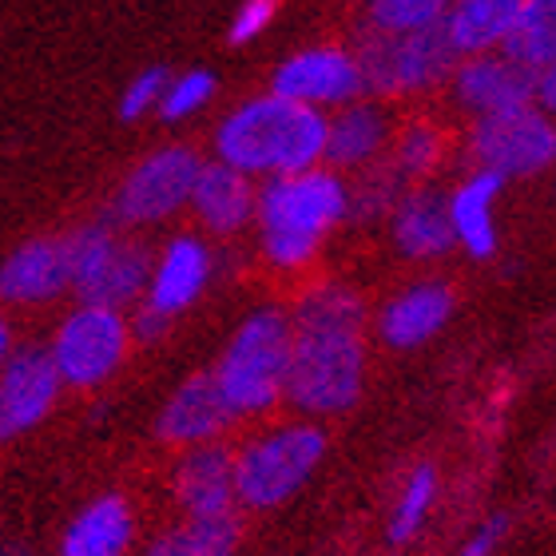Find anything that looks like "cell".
Here are the masks:
<instances>
[{"label": "cell", "instance_id": "obj_13", "mask_svg": "<svg viewBox=\"0 0 556 556\" xmlns=\"http://www.w3.org/2000/svg\"><path fill=\"white\" fill-rule=\"evenodd\" d=\"M457 100L477 116H505L536 104V72L509 56H473L457 68Z\"/></svg>", "mask_w": 556, "mask_h": 556}, {"label": "cell", "instance_id": "obj_6", "mask_svg": "<svg viewBox=\"0 0 556 556\" xmlns=\"http://www.w3.org/2000/svg\"><path fill=\"white\" fill-rule=\"evenodd\" d=\"M323 450L326 441L314 426H290L255 441L239 457V501L251 509L282 505L323 462Z\"/></svg>", "mask_w": 556, "mask_h": 556}, {"label": "cell", "instance_id": "obj_28", "mask_svg": "<svg viewBox=\"0 0 556 556\" xmlns=\"http://www.w3.org/2000/svg\"><path fill=\"white\" fill-rule=\"evenodd\" d=\"M433 489H438L433 465H417L414 477H409V485L402 489L394 521H390V541H394V545H406L409 536L426 525V513H429V505H433Z\"/></svg>", "mask_w": 556, "mask_h": 556}, {"label": "cell", "instance_id": "obj_29", "mask_svg": "<svg viewBox=\"0 0 556 556\" xmlns=\"http://www.w3.org/2000/svg\"><path fill=\"white\" fill-rule=\"evenodd\" d=\"M211 92H215V76L211 72H187V76L172 80V88L163 96L160 119L163 124H179V119H187L191 112H199V108L207 104Z\"/></svg>", "mask_w": 556, "mask_h": 556}, {"label": "cell", "instance_id": "obj_24", "mask_svg": "<svg viewBox=\"0 0 556 556\" xmlns=\"http://www.w3.org/2000/svg\"><path fill=\"white\" fill-rule=\"evenodd\" d=\"M239 541L235 517H191L187 525L163 533L148 556H231Z\"/></svg>", "mask_w": 556, "mask_h": 556}, {"label": "cell", "instance_id": "obj_15", "mask_svg": "<svg viewBox=\"0 0 556 556\" xmlns=\"http://www.w3.org/2000/svg\"><path fill=\"white\" fill-rule=\"evenodd\" d=\"M231 414H235V406H231V397L223 394L219 374H195V378H187L172 394V402L163 406L160 438L163 441H207L231 421Z\"/></svg>", "mask_w": 556, "mask_h": 556}, {"label": "cell", "instance_id": "obj_33", "mask_svg": "<svg viewBox=\"0 0 556 556\" xmlns=\"http://www.w3.org/2000/svg\"><path fill=\"white\" fill-rule=\"evenodd\" d=\"M390 175L394 172H378L370 175L366 184H362L358 199H354V211H358L362 219H370V215H382V211H394V195H397V187L390 184Z\"/></svg>", "mask_w": 556, "mask_h": 556}, {"label": "cell", "instance_id": "obj_1", "mask_svg": "<svg viewBox=\"0 0 556 556\" xmlns=\"http://www.w3.org/2000/svg\"><path fill=\"white\" fill-rule=\"evenodd\" d=\"M362 302L342 287L314 290L294 318L287 397L306 414H338L362 394Z\"/></svg>", "mask_w": 556, "mask_h": 556}, {"label": "cell", "instance_id": "obj_20", "mask_svg": "<svg viewBox=\"0 0 556 556\" xmlns=\"http://www.w3.org/2000/svg\"><path fill=\"white\" fill-rule=\"evenodd\" d=\"M501 184L505 175L497 172H481L462 184L450 199V215H453V231L465 243V251L473 258H489L497 251V227H493V203L501 195Z\"/></svg>", "mask_w": 556, "mask_h": 556}, {"label": "cell", "instance_id": "obj_27", "mask_svg": "<svg viewBox=\"0 0 556 556\" xmlns=\"http://www.w3.org/2000/svg\"><path fill=\"white\" fill-rule=\"evenodd\" d=\"M453 0H366L370 24L382 33H417L450 16Z\"/></svg>", "mask_w": 556, "mask_h": 556}, {"label": "cell", "instance_id": "obj_31", "mask_svg": "<svg viewBox=\"0 0 556 556\" xmlns=\"http://www.w3.org/2000/svg\"><path fill=\"white\" fill-rule=\"evenodd\" d=\"M433 160H438V131L426 128V124H414L397 143V172L426 175L433 167Z\"/></svg>", "mask_w": 556, "mask_h": 556}, {"label": "cell", "instance_id": "obj_30", "mask_svg": "<svg viewBox=\"0 0 556 556\" xmlns=\"http://www.w3.org/2000/svg\"><path fill=\"white\" fill-rule=\"evenodd\" d=\"M167 88H172L167 68H143L136 80L124 88V96H119V119H139L143 112H151V108L160 112Z\"/></svg>", "mask_w": 556, "mask_h": 556}, {"label": "cell", "instance_id": "obj_4", "mask_svg": "<svg viewBox=\"0 0 556 556\" xmlns=\"http://www.w3.org/2000/svg\"><path fill=\"white\" fill-rule=\"evenodd\" d=\"M290 346L294 330L278 311H255L239 330L219 362V386L231 397L235 414H258L275 406L278 394H287Z\"/></svg>", "mask_w": 556, "mask_h": 556}, {"label": "cell", "instance_id": "obj_8", "mask_svg": "<svg viewBox=\"0 0 556 556\" xmlns=\"http://www.w3.org/2000/svg\"><path fill=\"white\" fill-rule=\"evenodd\" d=\"M203 163L191 148H163L139 163L116 195V215L124 223H160L195 199Z\"/></svg>", "mask_w": 556, "mask_h": 556}, {"label": "cell", "instance_id": "obj_9", "mask_svg": "<svg viewBox=\"0 0 556 556\" xmlns=\"http://www.w3.org/2000/svg\"><path fill=\"white\" fill-rule=\"evenodd\" d=\"M473 155L485 172L536 175L556 160V124L541 108H517L505 116H485L473 131Z\"/></svg>", "mask_w": 556, "mask_h": 556}, {"label": "cell", "instance_id": "obj_14", "mask_svg": "<svg viewBox=\"0 0 556 556\" xmlns=\"http://www.w3.org/2000/svg\"><path fill=\"white\" fill-rule=\"evenodd\" d=\"M72 287L68 239H33L12 251L0 270V294L9 302H45Z\"/></svg>", "mask_w": 556, "mask_h": 556}, {"label": "cell", "instance_id": "obj_25", "mask_svg": "<svg viewBox=\"0 0 556 556\" xmlns=\"http://www.w3.org/2000/svg\"><path fill=\"white\" fill-rule=\"evenodd\" d=\"M505 56L541 72L556 60V0H529L521 21L505 40Z\"/></svg>", "mask_w": 556, "mask_h": 556}, {"label": "cell", "instance_id": "obj_3", "mask_svg": "<svg viewBox=\"0 0 556 556\" xmlns=\"http://www.w3.org/2000/svg\"><path fill=\"white\" fill-rule=\"evenodd\" d=\"M350 211V195L342 179L330 172H302L270 179L258 191V223L263 247L278 267H299L314 255L323 235Z\"/></svg>", "mask_w": 556, "mask_h": 556}, {"label": "cell", "instance_id": "obj_21", "mask_svg": "<svg viewBox=\"0 0 556 556\" xmlns=\"http://www.w3.org/2000/svg\"><path fill=\"white\" fill-rule=\"evenodd\" d=\"M394 239H397V247L414 258L450 251L453 239H457L453 215H450V199L433 195V191H417V195L402 199L394 207Z\"/></svg>", "mask_w": 556, "mask_h": 556}, {"label": "cell", "instance_id": "obj_5", "mask_svg": "<svg viewBox=\"0 0 556 556\" xmlns=\"http://www.w3.org/2000/svg\"><path fill=\"white\" fill-rule=\"evenodd\" d=\"M462 56L445 21L417 33H382L366 24L358 36V68L374 92H414L445 80Z\"/></svg>", "mask_w": 556, "mask_h": 556}, {"label": "cell", "instance_id": "obj_23", "mask_svg": "<svg viewBox=\"0 0 556 556\" xmlns=\"http://www.w3.org/2000/svg\"><path fill=\"white\" fill-rule=\"evenodd\" d=\"M131 541V513L119 497H100L68 525L60 556H124Z\"/></svg>", "mask_w": 556, "mask_h": 556}, {"label": "cell", "instance_id": "obj_10", "mask_svg": "<svg viewBox=\"0 0 556 556\" xmlns=\"http://www.w3.org/2000/svg\"><path fill=\"white\" fill-rule=\"evenodd\" d=\"M128 346V326L108 306H84L60 326L52 358L68 386H100L116 370Z\"/></svg>", "mask_w": 556, "mask_h": 556}, {"label": "cell", "instance_id": "obj_36", "mask_svg": "<svg viewBox=\"0 0 556 556\" xmlns=\"http://www.w3.org/2000/svg\"><path fill=\"white\" fill-rule=\"evenodd\" d=\"M536 108L545 116H556V60L536 72Z\"/></svg>", "mask_w": 556, "mask_h": 556}, {"label": "cell", "instance_id": "obj_17", "mask_svg": "<svg viewBox=\"0 0 556 556\" xmlns=\"http://www.w3.org/2000/svg\"><path fill=\"white\" fill-rule=\"evenodd\" d=\"M207 275H211L207 247L199 243V239H191V235L175 239V243L163 251L160 263H155V270H151L148 306H155V311H163V314L184 311L187 302L203 290Z\"/></svg>", "mask_w": 556, "mask_h": 556}, {"label": "cell", "instance_id": "obj_16", "mask_svg": "<svg viewBox=\"0 0 556 556\" xmlns=\"http://www.w3.org/2000/svg\"><path fill=\"white\" fill-rule=\"evenodd\" d=\"M175 493L187 517H231V505L239 497V462L219 445H203L179 465Z\"/></svg>", "mask_w": 556, "mask_h": 556}, {"label": "cell", "instance_id": "obj_18", "mask_svg": "<svg viewBox=\"0 0 556 556\" xmlns=\"http://www.w3.org/2000/svg\"><path fill=\"white\" fill-rule=\"evenodd\" d=\"M191 207L199 211V219L207 223L211 231H239L251 215L258 211V195L251 191L243 172H235L231 163H203V175L195 184V199Z\"/></svg>", "mask_w": 556, "mask_h": 556}, {"label": "cell", "instance_id": "obj_12", "mask_svg": "<svg viewBox=\"0 0 556 556\" xmlns=\"http://www.w3.org/2000/svg\"><path fill=\"white\" fill-rule=\"evenodd\" d=\"M60 366L52 350H16L4 358V378H0V433L16 438L36 421H45L60 394Z\"/></svg>", "mask_w": 556, "mask_h": 556}, {"label": "cell", "instance_id": "obj_7", "mask_svg": "<svg viewBox=\"0 0 556 556\" xmlns=\"http://www.w3.org/2000/svg\"><path fill=\"white\" fill-rule=\"evenodd\" d=\"M72 287L80 290L84 306H108L116 311L151 282V267L143 247L119 243L108 227H80L68 239Z\"/></svg>", "mask_w": 556, "mask_h": 556}, {"label": "cell", "instance_id": "obj_22", "mask_svg": "<svg viewBox=\"0 0 556 556\" xmlns=\"http://www.w3.org/2000/svg\"><path fill=\"white\" fill-rule=\"evenodd\" d=\"M453 311V294L438 282H426V287L406 290L402 299H394L382 311V338L390 346H417L433 338L445 326Z\"/></svg>", "mask_w": 556, "mask_h": 556}, {"label": "cell", "instance_id": "obj_34", "mask_svg": "<svg viewBox=\"0 0 556 556\" xmlns=\"http://www.w3.org/2000/svg\"><path fill=\"white\" fill-rule=\"evenodd\" d=\"M505 536V521H489V525H481L469 541H465V548L457 556H493V548H497V541Z\"/></svg>", "mask_w": 556, "mask_h": 556}, {"label": "cell", "instance_id": "obj_35", "mask_svg": "<svg viewBox=\"0 0 556 556\" xmlns=\"http://www.w3.org/2000/svg\"><path fill=\"white\" fill-rule=\"evenodd\" d=\"M167 326H172V314L155 311V306H143V311L136 314L139 342H155V338H163V334H167Z\"/></svg>", "mask_w": 556, "mask_h": 556}, {"label": "cell", "instance_id": "obj_26", "mask_svg": "<svg viewBox=\"0 0 556 556\" xmlns=\"http://www.w3.org/2000/svg\"><path fill=\"white\" fill-rule=\"evenodd\" d=\"M386 119L366 104L346 108L338 119H330V139H326V155L334 163H366L374 151L382 148Z\"/></svg>", "mask_w": 556, "mask_h": 556}, {"label": "cell", "instance_id": "obj_32", "mask_svg": "<svg viewBox=\"0 0 556 556\" xmlns=\"http://www.w3.org/2000/svg\"><path fill=\"white\" fill-rule=\"evenodd\" d=\"M275 9H278V0H243L239 12H235V24H231V45L255 40V36L270 24Z\"/></svg>", "mask_w": 556, "mask_h": 556}, {"label": "cell", "instance_id": "obj_2", "mask_svg": "<svg viewBox=\"0 0 556 556\" xmlns=\"http://www.w3.org/2000/svg\"><path fill=\"white\" fill-rule=\"evenodd\" d=\"M330 124L318 116V108L294 104L287 96H258L235 108L215 131V151L223 163H231L243 175H302L314 160L326 155Z\"/></svg>", "mask_w": 556, "mask_h": 556}, {"label": "cell", "instance_id": "obj_19", "mask_svg": "<svg viewBox=\"0 0 556 556\" xmlns=\"http://www.w3.org/2000/svg\"><path fill=\"white\" fill-rule=\"evenodd\" d=\"M529 0H453L445 28L462 56H481L489 48H505Z\"/></svg>", "mask_w": 556, "mask_h": 556}, {"label": "cell", "instance_id": "obj_11", "mask_svg": "<svg viewBox=\"0 0 556 556\" xmlns=\"http://www.w3.org/2000/svg\"><path fill=\"white\" fill-rule=\"evenodd\" d=\"M275 96H287L294 104L318 108V104H346L366 88L358 60L342 48H311L290 56L275 72Z\"/></svg>", "mask_w": 556, "mask_h": 556}]
</instances>
